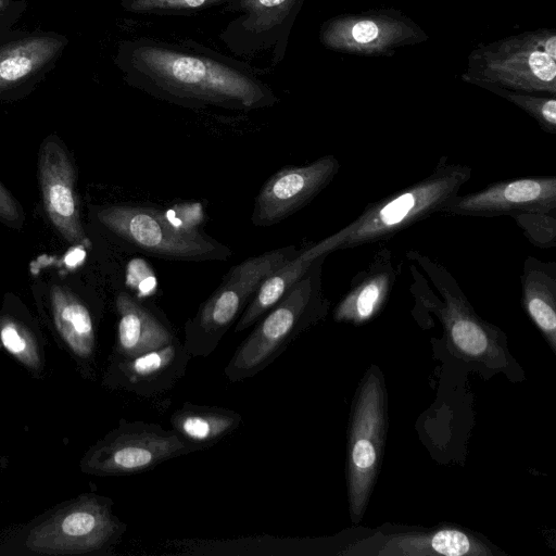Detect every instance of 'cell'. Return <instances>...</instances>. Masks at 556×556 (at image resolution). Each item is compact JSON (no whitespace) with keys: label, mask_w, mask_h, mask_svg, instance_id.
<instances>
[{"label":"cell","mask_w":556,"mask_h":556,"mask_svg":"<svg viewBox=\"0 0 556 556\" xmlns=\"http://www.w3.org/2000/svg\"><path fill=\"white\" fill-rule=\"evenodd\" d=\"M118 64L135 88L185 108L251 111L278 101L247 65L195 45L188 49L148 37L127 40Z\"/></svg>","instance_id":"cell-1"},{"label":"cell","mask_w":556,"mask_h":556,"mask_svg":"<svg viewBox=\"0 0 556 556\" xmlns=\"http://www.w3.org/2000/svg\"><path fill=\"white\" fill-rule=\"evenodd\" d=\"M406 256L410 261V292L415 302L439 318L452 352L468 363L495 370L509 366L505 333L475 312L446 267L416 250L408 251Z\"/></svg>","instance_id":"cell-2"},{"label":"cell","mask_w":556,"mask_h":556,"mask_svg":"<svg viewBox=\"0 0 556 556\" xmlns=\"http://www.w3.org/2000/svg\"><path fill=\"white\" fill-rule=\"evenodd\" d=\"M471 173V167L448 163L447 157L442 156L430 175L368 204L358 217L331 236L313 243V248L321 256L391 239L412 225L440 213L446 202L470 179Z\"/></svg>","instance_id":"cell-3"},{"label":"cell","mask_w":556,"mask_h":556,"mask_svg":"<svg viewBox=\"0 0 556 556\" xmlns=\"http://www.w3.org/2000/svg\"><path fill=\"white\" fill-rule=\"evenodd\" d=\"M327 255L315 260L306 274L274 305L238 346L224 369L230 382L251 378L276 359L302 332L324 318L329 301L323 292L321 268Z\"/></svg>","instance_id":"cell-4"},{"label":"cell","mask_w":556,"mask_h":556,"mask_svg":"<svg viewBox=\"0 0 556 556\" xmlns=\"http://www.w3.org/2000/svg\"><path fill=\"white\" fill-rule=\"evenodd\" d=\"M460 78L483 89L556 96V29L542 27L479 43Z\"/></svg>","instance_id":"cell-5"},{"label":"cell","mask_w":556,"mask_h":556,"mask_svg":"<svg viewBox=\"0 0 556 556\" xmlns=\"http://www.w3.org/2000/svg\"><path fill=\"white\" fill-rule=\"evenodd\" d=\"M112 501L81 494L14 530L17 547L31 555L96 554L112 547L126 530Z\"/></svg>","instance_id":"cell-6"},{"label":"cell","mask_w":556,"mask_h":556,"mask_svg":"<svg viewBox=\"0 0 556 556\" xmlns=\"http://www.w3.org/2000/svg\"><path fill=\"white\" fill-rule=\"evenodd\" d=\"M388 412L383 377L371 367L362 380L352 406L346 448L350 516L361 521L383 456Z\"/></svg>","instance_id":"cell-7"},{"label":"cell","mask_w":556,"mask_h":556,"mask_svg":"<svg viewBox=\"0 0 556 556\" xmlns=\"http://www.w3.org/2000/svg\"><path fill=\"white\" fill-rule=\"evenodd\" d=\"M299 251L293 245L278 248L232 267L194 317L186 323L184 346L191 357L211 355L262 282Z\"/></svg>","instance_id":"cell-8"},{"label":"cell","mask_w":556,"mask_h":556,"mask_svg":"<svg viewBox=\"0 0 556 556\" xmlns=\"http://www.w3.org/2000/svg\"><path fill=\"white\" fill-rule=\"evenodd\" d=\"M197 451L173 429L122 419L86 451L79 467L92 476H125L151 470L161 463Z\"/></svg>","instance_id":"cell-9"},{"label":"cell","mask_w":556,"mask_h":556,"mask_svg":"<svg viewBox=\"0 0 556 556\" xmlns=\"http://www.w3.org/2000/svg\"><path fill=\"white\" fill-rule=\"evenodd\" d=\"M98 218L127 242L159 257L180 261L224 260L230 250L197 229L176 225L150 206L112 205Z\"/></svg>","instance_id":"cell-10"},{"label":"cell","mask_w":556,"mask_h":556,"mask_svg":"<svg viewBox=\"0 0 556 556\" xmlns=\"http://www.w3.org/2000/svg\"><path fill=\"white\" fill-rule=\"evenodd\" d=\"M318 38L328 50L358 56H391L403 47L422 43L429 35L395 8L342 13L324 21Z\"/></svg>","instance_id":"cell-11"},{"label":"cell","mask_w":556,"mask_h":556,"mask_svg":"<svg viewBox=\"0 0 556 556\" xmlns=\"http://www.w3.org/2000/svg\"><path fill=\"white\" fill-rule=\"evenodd\" d=\"M305 0H232L226 9L239 14L219 34L226 48L239 56L269 51L274 65L285 55L294 22Z\"/></svg>","instance_id":"cell-12"},{"label":"cell","mask_w":556,"mask_h":556,"mask_svg":"<svg viewBox=\"0 0 556 556\" xmlns=\"http://www.w3.org/2000/svg\"><path fill=\"white\" fill-rule=\"evenodd\" d=\"M340 170V162L331 154L304 166L283 167L258 191L251 220L255 226L275 225L319 194Z\"/></svg>","instance_id":"cell-13"},{"label":"cell","mask_w":556,"mask_h":556,"mask_svg":"<svg viewBox=\"0 0 556 556\" xmlns=\"http://www.w3.org/2000/svg\"><path fill=\"white\" fill-rule=\"evenodd\" d=\"M556 210V177L535 176L502 180L485 188L451 198L440 213L496 217Z\"/></svg>","instance_id":"cell-14"},{"label":"cell","mask_w":556,"mask_h":556,"mask_svg":"<svg viewBox=\"0 0 556 556\" xmlns=\"http://www.w3.org/2000/svg\"><path fill=\"white\" fill-rule=\"evenodd\" d=\"M184 343H172L129 358H112L103 383L141 397L172 390L186 375L191 359Z\"/></svg>","instance_id":"cell-15"},{"label":"cell","mask_w":556,"mask_h":556,"mask_svg":"<svg viewBox=\"0 0 556 556\" xmlns=\"http://www.w3.org/2000/svg\"><path fill=\"white\" fill-rule=\"evenodd\" d=\"M38 168L42 202L51 224L68 243L87 244L79 217L74 168L55 139L42 142Z\"/></svg>","instance_id":"cell-16"},{"label":"cell","mask_w":556,"mask_h":556,"mask_svg":"<svg viewBox=\"0 0 556 556\" xmlns=\"http://www.w3.org/2000/svg\"><path fill=\"white\" fill-rule=\"evenodd\" d=\"M400 269L392 251L379 249L367 267L352 278L348 292L334 307V320L359 326L375 318L387 304Z\"/></svg>","instance_id":"cell-17"},{"label":"cell","mask_w":556,"mask_h":556,"mask_svg":"<svg viewBox=\"0 0 556 556\" xmlns=\"http://www.w3.org/2000/svg\"><path fill=\"white\" fill-rule=\"evenodd\" d=\"M377 555L492 556L491 546L472 533L454 528L408 531L383 535Z\"/></svg>","instance_id":"cell-18"},{"label":"cell","mask_w":556,"mask_h":556,"mask_svg":"<svg viewBox=\"0 0 556 556\" xmlns=\"http://www.w3.org/2000/svg\"><path fill=\"white\" fill-rule=\"evenodd\" d=\"M115 305L118 323L112 358L134 357L176 340L168 327L128 293L121 292Z\"/></svg>","instance_id":"cell-19"},{"label":"cell","mask_w":556,"mask_h":556,"mask_svg":"<svg viewBox=\"0 0 556 556\" xmlns=\"http://www.w3.org/2000/svg\"><path fill=\"white\" fill-rule=\"evenodd\" d=\"M520 283L523 309L556 352V263L528 256Z\"/></svg>","instance_id":"cell-20"},{"label":"cell","mask_w":556,"mask_h":556,"mask_svg":"<svg viewBox=\"0 0 556 556\" xmlns=\"http://www.w3.org/2000/svg\"><path fill=\"white\" fill-rule=\"evenodd\" d=\"M172 429L198 451L207 448L229 435L242 424L237 412L185 402L170 416Z\"/></svg>","instance_id":"cell-21"},{"label":"cell","mask_w":556,"mask_h":556,"mask_svg":"<svg viewBox=\"0 0 556 556\" xmlns=\"http://www.w3.org/2000/svg\"><path fill=\"white\" fill-rule=\"evenodd\" d=\"M54 327L71 353L79 359L93 357L96 332L87 306L67 288L54 285L50 291Z\"/></svg>","instance_id":"cell-22"},{"label":"cell","mask_w":556,"mask_h":556,"mask_svg":"<svg viewBox=\"0 0 556 556\" xmlns=\"http://www.w3.org/2000/svg\"><path fill=\"white\" fill-rule=\"evenodd\" d=\"M61 40L40 36L0 49V91L15 86L49 63L62 48Z\"/></svg>","instance_id":"cell-23"},{"label":"cell","mask_w":556,"mask_h":556,"mask_svg":"<svg viewBox=\"0 0 556 556\" xmlns=\"http://www.w3.org/2000/svg\"><path fill=\"white\" fill-rule=\"evenodd\" d=\"M0 344L18 363L33 372L42 367V354L35 334L11 316L0 318Z\"/></svg>","instance_id":"cell-24"},{"label":"cell","mask_w":556,"mask_h":556,"mask_svg":"<svg viewBox=\"0 0 556 556\" xmlns=\"http://www.w3.org/2000/svg\"><path fill=\"white\" fill-rule=\"evenodd\" d=\"M485 90L504 98L525 111L545 132L556 134L555 96L515 91L495 86L486 87Z\"/></svg>","instance_id":"cell-25"},{"label":"cell","mask_w":556,"mask_h":556,"mask_svg":"<svg viewBox=\"0 0 556 556\" xmlns=\"http://www.w3.org/2000/svg\"><path fill=\"white\" fill-rule=\"evenodd\" d=\"M232 0H121L123 8L137 14L186 15L227 4Z\"/></svg>","instance_id":"cell-26"},{"label":"cell","mask_w":556,"mask_h":556,"mask_svg":"<svg viewBox=\"0 0 556 556\" xmlns=\"http://www.w3.org/2000/svg\"><path fill=\"white\" fill-rule=\"evenodd\" d=\"M510 217L534 247L540 249L556 247V210L518 213Z\"/></svg>","instance_id":"cell-27"},{"label":"cell","mask_w":556,"mask_h":556,"mask_svg":"<svg viewBox=\"0 0 556 556\" xmlns=\"http://www.w3.org/2000/svg\"><path fill=\"white\" fill-rule=\"evenodd\" d=\"M0 218L9 223H17L22 219L18 203L0 182Z\"/></svg>","instance_id":"cell-28"},{"label":"cell","mask_w":556,"mask_h":556,"mask_svg":"<svg viewBox=\"0 0 556 556\" xmlns=\"http://www.w3.org/2000/svg\"><path fill=\"white\" fill-rule=\"evenodd\" d=\"M8 460L0 454V467H7Z\"/></svg>","instance_id":"cell-29"}]
</instances>
